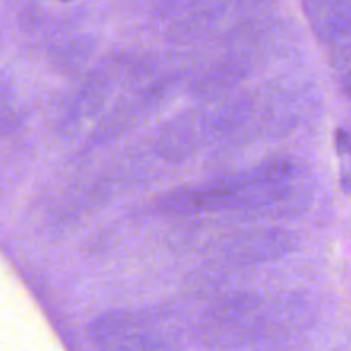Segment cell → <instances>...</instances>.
<instances>
[{"label": "cell", "instance_id": "cell-1", "mask_svg": "<svg viewBox=\"0 0 351 351\" xmlns=\"http://www.w3.org/2000/svg\"><path fill=\"white\" fill-rule=\"evenodd\" d=\"M171 343L156 332L141 331L98 346V351H170Z\"/></svg>", "mask_w": 351, "mask_h": 351}, {"label": "cell", "instance_id": "cell-2", "mask_svg": "<svg viewBox=\"0 0 351 351\" xmlns=\"http://www.w3.org/2000/svg\"><path fill=\"white\" fill-rule=\"evenodd\" d=\"M348 93L351 95V75L348 77Z\"/></svg>", "mask_w": 351, "mask_h": 351}, {"label": "cell", "instance_id": "cell-3", "mask_svg": "<svg viewBox=\"0 0 351 351\" xmlns=\"http://www.w3.org/2000/svg\"><path fill=\"white\" fill-rule=\"evenodd\" d=\"M64 2H69V0H64Z\"/></svg>", "mask_w": 351, "mask_h": 351}]
</instances>
